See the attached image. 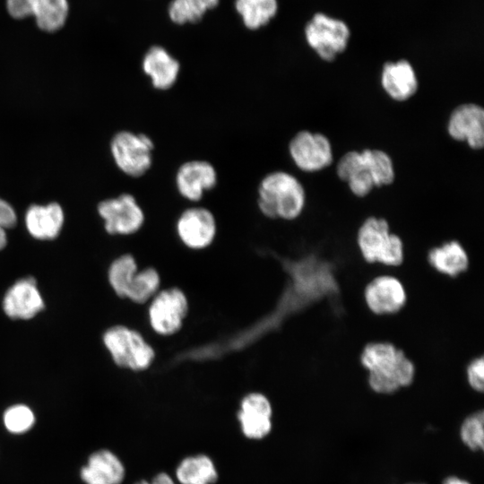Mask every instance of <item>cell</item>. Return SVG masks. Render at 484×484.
<instances>
[{
    "instance_id": "2",
    "label": "cell",
    "mask_w": 484,
    "mask_h": 484,
    "mask_svg": "<svg viewBox=\"0 0 484 484\" xmlns=\"http://www.w3.org/2000/svg\"><path fill=\"white\" fill-rule=\"evenodd\" d=\"M256 203L259 212L267 219L293 220L305 209L306 191L291 173L273 170L260 180Z\"/></svg>"
},
{
    "instance_id": "30",
    "label": "cell",
    "mask_w": 484,
    "mask_h": 484,
    "mask_svg": "<svg viewBox=\"0 0 484 484\" xmlns=\"http://www.w3.org/2000/svg\"><path fill=\"white\" fill-rule=\"evenodd\" d=\"M17 222L14 209L6 201L0 198V226L6 229L13 228Z\"/></svg>"
},
{
    "instance_id": "21",
    "label": "cell",
    "mask_w": 484,
    "mask_h": 484,
    "mask_svg": "<svg viewBox=\"0 0 484 484\" xmlns=\"http://www.w3.org/2000/svg\"><path fill=\"white\" fill-rule=\"evenodd\" d=\"M427 262L437 273L456 278L468 271L470 256L464 246L454 239L431 247Z\"/></svg>"
},
{
    "instance_id": "13",
    "label": "cell",
    "mask_w": 484,
    "mask_h": 484,
    "mask_svg": "<svg viewBox=\"0 0 484 484\" xmlns=\"http://www.w3.org/2000/svg\"><path fill=\"white\" fill-rule=\"evenodd\" d=\"M175 186L186 201L197 204L218 184V172L206 160L194 159L179 165L175 174Z\"/></svg>"
},
{
    "instance_id": "1",
    "label": "cell",
    "mask_w": 484,
    "mask_h": 484,
    "mask_svg": "<svg viewBox=\"0 0 484 484\" xmlns=\"http://www.w3.org/2000/svg\"><path fill=\"white\" fill-rule=\"evenodd\" d=\"M370 391L392 395L412 385L417 376L413 360L390 341L367 342L359 355Z\"/></svg>"
},
{
    "instance_id": "32",
    "label": "cell",
    "mask_w": 484,
    "mask_h": 484,
    "mask_svg": "<svg viewBox=\"0 0 484 484\" xmlns=\"http://www.w3.org/2000/svg\"><path fill=\"white\" fill-rule=\"evenodd\" d=\"M441 484H472L469 480L461 476L453 474L445 477Z\"/></svg>"
},
{
    "instance_id": "6",
    "label": "cell",
    "mask_w": 484,
    "mask_h": 484,
    "mask_svg": "<svg viewBox=\"0 0 484 484\" xmlns=\"http://www.w3.org/2000/svg\"><path fill=\"white\" fill-rule=\"evenodd\" d=\"M154 148V142L149 134L127 130L117 132L110 143L116 165L132 177H140L151 169Z\"/></svg>"
},
{
    "instance_id": "16",
    "label": "cell",
    "mask_w": 484,
    "mask_h": 484,
    "mask_svg": "<svg viewBox=\"0 0 484 484\" xmlns=\"http://www.w3.org/2000/svg\"><path fill=\"white\" fill-rule=\"evenodd\" d=\"M370 149L350 151L343 154L336 166L338 177L346 182L358 197L367 196L376 187L375 169Z\"/></svg>"
},
{
    "instance_id": "3",
    "label": "cell",
    "mask_w": 484,
    "mask_h": 484,
    "mask_svg": "<svg viewBox=\"0 0 484 484\" xmlns=\"http://www.w3.org/2000/svg\"><path fill=\"white\" fill-rule=\"evenodd\" d=\"M108 283L117 296L143 305L160 290L161 276L154 266L138 271L137 261L131 254H124L110 264Z\"/></svg>"
},
{
    "instance_id": "28",
    "label": "cell",
    "mask_w": 484,
    "mask_h": 484,
    "mask_svg": "<svg viewBox=\"0 0 484 484\" xmlns=\"http://www.w3.org/2000/svg\"><path fill=\"white\" fill-rule=\"evenodd\" d=\"M34 421L35 417L32 411L23 404L11 406L4 414L5 428L15 434L26 432L33 426Z\"/></svg>"
},
{
    "instance_id": "24",
    "label": "cell",
    "mask_w": 484,
    "mask_h": 484,
    "mask_svg": "<svg viewBox=\"0 0 484 484\" xmlns=\"http://www.w3.org/2000/svg\"><path fill=\"white\" fill-rule=\"evenodd\" d=\"M234 10L250 31L267 26L278 13L277 0H234Z\"/></svg>"
},
{
    "instance_id": "12",
    "label": "cell",
    "mask_w": 484,
    "mask_h": 484,
    "mask_svg": "<svg viewBox=\"0 0 484 484\" xmlns=\"http://www.w3.org/2000/svg\"><path fill=\"white\" fill-rule=\"evenodd\" d=\"M288 150L295 166L303 172H317L333 162L332 144L320 133L308 130L298 132L290 139Z\"/></svg>"
},
{
    "instance_id": "8",
    "label": "cell",
    "mask_w": 484,
    "mask_h": 484,
    "mask_svg": "<svg viewBox=\"0 0 484 484\" xmlns=\"http://www.w3.org/2000/svg\"><path fill=\"white\" fill-rule=\"evenodd\" d=\"M305 37L320 58L333 61L346 49L350 30L342 21L317 13L307 23Z\"/></svg>"
},
{
    "instance_id": "31",
    "label": "cell",
    "mask_w": 484,
    "mask_h": 484,
    "mask_svg": "<svg viewBox=\"0 0 484 484\" xmlns=\"http://www.w3.org/2000/svg\"><path fill=\"white\" fill-rule=\"evenodd\" d=\"M135 484H175V482L168 474L160 472L152 479L151 482L141 480Z\"/></svg>"
},
{
    "instance_id": "7",
    "label": "cell",
    "mask_w": 484,
    "mask_h": 484,
    "mask_svg": "<svg viewBox=\"0 0 484 484\" xmlns=\"http://www.w3.org/2000/svg\"><path fill=\"white\" fill-rule=\"evenodd\" d=\"M148 322L152 331L160 336L178 333L189 313V301L186 292L172 286L159 290L150 300Z\"/></svg>"
},
{
    "instance_id": "26",
    "label": "cell",
    "mask_w": 484,
    "mask_h": 484,
    "mask_svg": "<svg viewBox=\"0 0 484 484\" xmlns=\"http://www.w3.org/2000/svg\"><path fill=\"white\" fill-rule=\"evenodd\" d=\"M176 476L181 484H213L218 480L212 461L204 454L185 458L177 466Z\"/></svg>"
},
{
    "instance_id": "33",
    "label": "cell",
    "mask_w": 484,
    "mask_h": 484,
    "mask_svg": "<svg viewBox=\"0 0 484 484\" xmlns=\"http://www.w3.org/2000/svg\"><path fill=\"white\" fill-rule=\"evenodd\" d=\"M7 244V236L5 229L0 226V250H3Z\"/></svg>"
},
{
    "instance_id": "17",
    "label": "cell",
    "mask_w": 484,
    "mask_h": 484,
    "mask_svg": "<svg viewBox=\"0 0 484 484\" xmlns=\"http://www.w3.org/2000/svg\"><path fill=\"white\" fill-rule=\"evenodd\" d=\"M447 132L455 141L465 142L471 149L484 145V110L474 103L461 104L451 113Z\"/></svg>"
},
{
    "instance_id": "5",
    "label": "cell",
    "mask_w": 484,
    "mask_h": 484,
    "mask_svg": "<svg viewBox=\"0 0 484 484\" xmlns=\"http://www.w3.org/2000/svg\"><path fill=\"white\" fill-rule=\"evenodd\" d=\"M102 341L113 362L119 367L132 371H144L153 364L154 347L137 330L123 324L108 328Z\"/></svg>"
},
{
    "instance_id": "18",
    "label": "cell",
    "mask_w": 484,
    "mask_h": 484,
    "mask_svg": "<svg viewBox=\"0 0 484 484\" xmlns=\"http://www.w3.org/2000/svg\"><path fill=\"white\" fill-rule=\"evenodd\" d=\"M142 69L155 90L168 91L177 83L181 64L165 47L154 44L143 56Z\"/></svg>"
},
{
    "instance_id": "23",
    "label": "cell",
    "mask_w": 484,
    "mask_h": 484,
    "mask_svg": "<svg viewBox=\"0 0 484 484\" xmlns=\"http://www.w3.org/2000/svg\"><path fill=\"white\" fill-rule=\"evenodd\" d=\"M81 477L87 484H121L125 468L113 453L99 450L89 457L88 464L81 470Z\"/></svg>"
},
{
    "instance_id": "29",
    "label": "cell",
    "mask_w": 484,
    "mask_h": 484,
    "mask_svg": "<svg viewBox=\"0 0 484 484\" xmlns=\"http://www.w3.org/2000/svg\"><path fill=\"white\" fill-rule=\"evenodd\" d=\"M465 379L470 388L476 393L484 391V359L483 356H475L467 363Z\"/></svg>"
},
{
    "instance_id": "19",
    "label": "cell",
    "mask_w": 484,
    "mask_h": 484,
    "mask_svg": "<svg viewBox=\"0 0 484 484\" xmlns=\"http://www.w3.org/2000/svg\"><path fill=\"white\" fill-rule=\"evenodd\" d=\"M272 404L264 394L258 392L246 394L238 412L243 434L250 439L265 437L272 429Z\"/></svg>"
},
{
    "instance_id": "20",
    "label": "cell",
    "mask_w": 484,
    "mask_h": 484,
    "mask_svg": "<svg viewBox=\"0 0 484 484\" xmlns=\"http://www.w3.org/2000/svg\"><path fill=\"white\" fill-rule=\"evenodd\" d=\"M381 85L395 101H405L418 91L419 82L413 66L407 60L387 62L381 73Z\"/></svg>"
},
{
    "instance_id": "22",
    "label": "cell",
    "mask_w": 484,
    "mask_h": 484,
    "mask_svg": "<svg viewBox=\"0 0 484 484\" xmlns=\"http://www.w3.org/2000/svg\"><path fill=\"white\" fill-rule=\"evenodd\" d=\"M64 212L56 203L47 205L33 204L25 214V224L31 237L39 240L56 238L64 224Z\"/></svg>"
},
{
    "instance_id": "14",
    "label": "cell",
    "mask_w": 484,
    "mask_h": 484,
    "mask_svg": "<svg viewBox=\"0 0 484 484\" xmlns=\"http://www.w3.org/2000/svg\"><path fill=\"white\" fill-rule=\"evenodd\" d=\"M6 9L15 19L33 16L39 29L53 32L65 24L69 6L67 0H6Z\"/></svg>"
},
{
    "instance_id": "11",
    "label": "cell",
    "mask_w": 484,
    "mask_h": 484,
    "mask_svg": "<svg viewBox=\"0 0 484 484\" xmlns=\"http://www.w3.org/2000/svg\"><path fill=\"white\" fill-rule=\"evenodd\" d=\"M218 231L214 213L202 205L183 210L176 220V233L180 242L192 250H203L212 245Z\"/></svg>"
},
{
    "instance_id": "34",
    "label": "cell",
    "mask_w": 484,
    "mask_h": 484,
    "mask_svg": "<svg viewBox=\"0 0 484 484\" xmlns=\"http://www.w3.org/2000/svg\"><path fill=\"white\" fill-rule=\"evenodd\" d=\"M405 484H428V483L419 482V481H411V482H408V483H405Z\"/></svg>"
},
{
    "instance_id": "4",
    "label": "cell",
    "mask_w": 484,
    "mask_h": 484,
    "mask_svg": "<svg viewBox=\"0 0 484 484\" xmlns=\"http://www.w3.org/2000/svg\"><path fill=\"white\" fill-rule=\"evenodd\" d=\"M356 244L362 260L369 264L396 268L404 263V243L385 218L367 217L358 229Z\"/></svg>"
},
{
    "instance_id": "9",
    "label": "cell",
    "mask_w": 484,
    "mask_h": 484,
    "mask_svg": "<svg viewBox=\"0 0 484 484\" xmlns=\"http://www.w3.org/2000/svg\"><path fill=\"white\" fill-rule=\"evenodd\" d=\"M363 301L370 313L389 316L401 312L408 301L403 282L392 274H380L369 280L363 289Z\"/></svg>"
},
{
    "instance_id": "25",
    "label": "cell",
    "mask_w": 484,
    "mask_h": 484,
    "mask_svg": "<svg viewBox=\"0 0 484 484\" xmlns=\"http://www.w3.org/2000/svg\"><path fill=\"white\" fill-rule=\"evenodd\" d=\"M220 3V0H170L167 5L168 18L177 26L196 24Z\"/></svg>"
},
{
    "instance_id": "10",
    "label": "cell",
    "mask_w": 484,
    "mask_h": 484,
    "mask_svg": "<svg viewBox=\"0 0 484 484\" xmlns=\"http://www.w3.org/2000/svg\"><path fill=\"white\" fill-rule=\"evenodd\" d=\"M98 212L104 220L106 231L110 235L134 234L145 222L143 209L136 198L127 193L100 202Z\"/></svg>"
},
{
    "instance_id": "27",
    "label": "cell",
    "mask_w": 484,
    "mask_h": 484,
    "mask_svg": "<svg viewBox=\"0 0 484 484\" xmlns=\"http://www.w3.org/2000/svg\"><path fill=\"white\" fill-rule=\"evenodd\" d=\"M458 435L460 441L468 450L473 453L484 450V411L477 410L471 412L462 420Z\"/></svg>"
},
{
    "instance_id": "15",
    "label": "cell",
    "mask_w": 484,
    "mask_h": 484,
    "mask_svg": "<svg viewBox=\"0 0 484 484\" xmlns=\"http://www.w3.org/2000/svg\"><path fill=\"white\" fill-rule=\"evenodd\" d=\"M4 314L13 320H30L45 308V302L36 280L24 277L13 283L4 295Z\"/></svg>"
}]
</instances>
